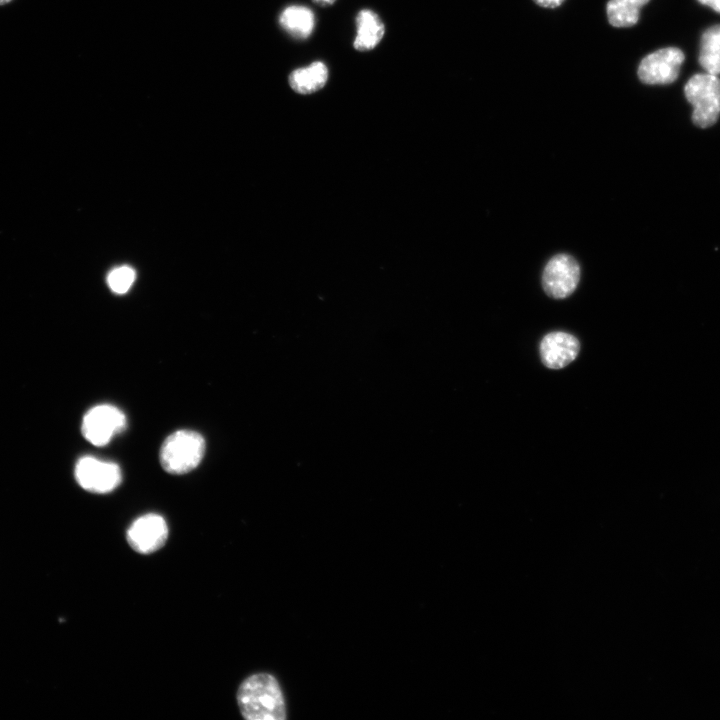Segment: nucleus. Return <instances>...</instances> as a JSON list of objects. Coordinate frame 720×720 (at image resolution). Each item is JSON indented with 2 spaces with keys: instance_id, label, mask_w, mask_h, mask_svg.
Returning <instances> with one entry per match:
<instances>
[{
  "instance_id": "nucleus-1",
  "label": "nucleus",
  "mask_w": 720,
  "mask_h": 720,
  "mask_svg": "<svg viewBox=\"0 0 720 720\" xmlns=\"http://www.w3.org/2000/svg\"><path fill=\"white\" fill-rule=\"evenodd\" d=\"M242 716L248 720H284L286 708L276 678L268 673L253 674L245 679L237 692Z\"/></svg>"
},
{
  "instance_id": "nucleus-2",
  "label": "nucleus",
  "mask_w": 720,
  "mask_h": 720,
  "mask_svg": "<svg viewBox=\"0 0 720 720\" xmlns=\"http://www.w3.org/2000/svg\"><path fill=\"white\" fill-rule=\"evenodd\" d=\"M205 453V440L191 430H178L168 436L160 451L161 465L172 474H184L196 468Z\"/></svg>"
},
{
  "instance_id": "nucleus-3",
  "label": "nucleus",
  "mask_w": 720,
  "mask_h": 720,
  "mask_svg": "<svg viewBox=\"0 0 720 720\" xmlns=\"http://www.w3.org/2000/svg\"><path fill=\"white\" fill-rule=\"evenodd\" d=\"M686 99L693 107L692 121L701 128L712 126L720 115V79L709 73L695 74L685 85Z\"/></svg>"
},
{
  "instance_id": "nucleus-4",
  "label": "nucleus",
  "mask_w": 720,
  "mask_h": 720,
  "mask_svg": "<svg viewBox=\"0 0 720 720\" xmlns=\"http://www.w3.org/2000/svg\"><path fill=\"white\" fill-rule=\"evenodd\" d=\"M126 427L125 414L110 404L91 408L83 417L82 434L95 446H104Z\"/></svg>"
},
{
  "instance_id": "nucleus-5",
  "label": "nucleus",
  "mask_w": 720,
  "mask_h": 720,
  "mask_svg": "<svg viewBox=\"0 0 720 720\" xmlns=\"http://www.w3.org/2000/svg\"><path fill=\"white\" fill-rule=\"evenodd\" d=\"M580 272V266L572 256L555 255L543 270V289L552 298H566L575 291L580 280Z\"/></svg>"
},
{
  "instance_id": "nucleus-6",
  "label": "nucleus",
  "mask_w": 720,
  "mask_h": 720,
  "mask_svg": "<svg viewBox=\"0 0 720 720\" xmlns=\"http://www.w3.org/2000/svg\"><path fill=\"white\" fill-rule=\"evenodd\" d=\"M684 58V53L676 47L654 51L641 60L638 77L649 85L670 84L678 78Z\"/></svg>"
},
{
  "instance_id": "nucleus-7",
  "label": "nucleus",
  "mask_w": 720,
  "mask_h": 720,
  "mask_svg": "<svg viewBox=\"0 0 720 720\" xmlns=\"http://www.w3.org/2000/svg\"><path fill=\"white\" fill-rule=\"evenodd\" d=\"M75 478L83 489L102 494L114 490L122 476L117 464L86 456L77 462Z\"/></svg>"
},
{
  "instance_id": "nucleus-8",
  "label": "nucleus",
  "mask_w": 720,
  "mask_h": 720,
  "mask_svg": "<svg viewBox=\"0 0 720 720\" xmlns=\"http://www.w3.org/2000/svg\"><path fill=\"white\" fill-rule=\"evenodd\" d=\"M129 545L142 554L159 550L168 537V527L164 518L158 514L143 515L129 526L127 530Z\"/></svg>"
},
{
  "instance_id": "nucleus-9",
  "label": "nucleus",
  "mask_w": 720,
  "mask_h": 720,
  "mask_svg": "<svg viewBox=\"0 0 720 720\" xmlns=\"http://www.w3.org/2000/svg\"><path fill=\"white\" fill-rule=\"evenodd\" d=\"M580 350L578 339L566 332L548 333L540 342L542 363L550 369H561L576 359Z\"/></svg>"
},
{
  "instance_id": "nucleus-10",
  "label": "nucleus",
  "mask_w": 720,
  "mask_h": 720,
  "mask_svg": "<svg viewBox=\"0 0 720 720\" xmlns=\"http://www.w3.org/2000/svg\"><path fill=\"white\" fill-rule=\"evenodd\" d=\"M356 36L353 47L360 52L374 49L385 34V25L370 9H362L355 18Z\"/></svg>"
},
{
  "instance_id": "nucleus-11",
  "label": "nucleus",
  "mask_w": 720,
  "mask_h": 720,
  "mask_svg": "<svg viewBox=\"0 0 720 720\" xmlns=\"http://www.w3.org/2000/svg\"><path fill=\"white\" fill-rule=\"evenodd\" d=\"M328 76L327 66L321 61H315L307 67L293 70L288 82L296 93L308 95L322 89L327 83Z\"/></svg>"
},
{
  "instance_id": "nucleus-12",
  "label": "nucleus",
  "mask_w": 720,
  "mask_h": 720,
  "mask_svg": "<svg viewBox=\"0 0 720 720\" xmlns=\"http://www.w3.org/2000/svg\"><path fill=\"white\" fill-rule=\"evenodd\" d=\"M279 23L294 38L307 39L314 30L315 16L306 6L291 5L281 12Z\"/></svg>"
},
{
  "instance_id": "nucleus-13",
  "label": "nucleus",
  "mask_w": 720,
  "mask_h": 720,
  "mask_svg": "<svg viewBox=\"0 0 720 720\" xmlns=\"http://www.w3.org/2000/svg\"><path fill=\"white\" fill-rule=\"evenodd\" d=\"M699 63L709 74H720V24L704 31L700 40Z\"/></svg>"
},
{
  "instance_id": "nucleus-14",
  "label": "nucleus",
  "mask_w": 720,
  "mask_h": 720,
  "mask_svg": "<svg viewBox=\"0 0 720 720\" xmlns=\"http://www.w3.org/2000/svg\"><path fill=\"white\" fill-rule=\"evenodd\" d=\"M650 0H609L606 7L609 23L614 27H629L637 23L640 9Z\"/></svg>"
},
{
  "instance_id": "nucleus-15",
  "label": "nucleus",
  "mask_w": 720,
  "mask_h": 720,
  "mask_svg": "<svg viewBox=\"0 0 720 720\" xmlns=\"http://www.w3.org/2000/svg\"><path fill=\"white\" fill-rule=\"evenodd\" d=\"M135 276V271L131 267L121 266L109 273L107 283L114 293L124 294L131 288Z\"/></svg>"
},
{
  "instance_id": "nucleus-16",
  "label": "nucleus",
  "mask_w": 720,
  "mask_h": 720,
  "mask_svg": "<svg viewBox=\"0 0 720 720\" xmlns=\"http://www.w3.org/2000/svg\"><path fill=\"white\" fill-rule=\"evenodd\" d=\"M537 5L544 8H556L562 4L564 0H533Z\"/></svg>"
},
{
  "instance_id": "nucleus-17",
  "label": "nucleus",
  "mask_w": 720,
  "mask_h": 720,
  "mask_svg": "<svg viewBox=\"0 0 720 720\" xmlns=\"http://www.w3.org/2000/svg\"><path fill=\"white\" fill-rule=\"evenodd\" d=\"M703 5L709 6L716 12L720 13V0H697Z\"/></svg>"
},
{
  "instance_id": "nucleus-18",
  "label": "nucleus",
  "mask_w": 720,
  "mask_h": 720,
  "mask_svg": "<svg viewBox=\"0 0 720 720\" xmlns=\"http://www.w3.org/2000/svg\"><path fill=\"white\" fill-rule=\"evenodd\" d=\"M314 3L320 6H330L336 2V0H312Z\"/></svg>"
},
{
  "instance_id": "nucleus-19",
  "label": "nucleus",
  "mask_w": 720,
  "mask_h": 720,
  "mask_svg": "<svg viewBox=\"0 0 720 720\" xmlns=\"http://www.w3.org/2000/svg\"><path fill=\"white\" fill-rule=\"evenodd\" d=\"M12 0H0V5H5L10 3Z\"/></svg>"
}]
</instances>
